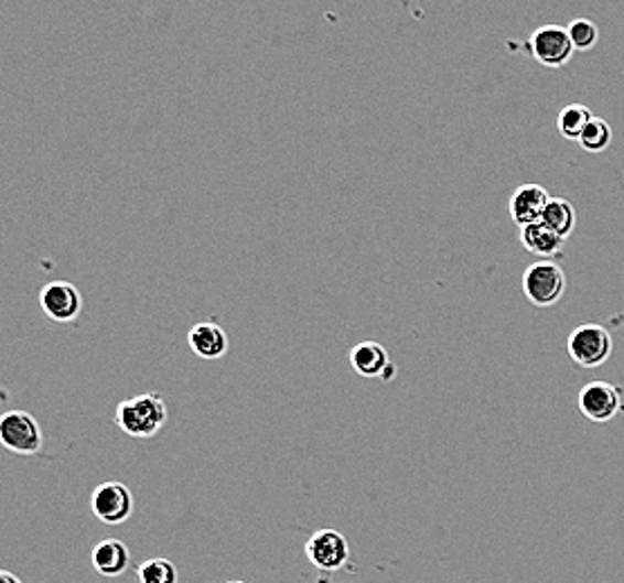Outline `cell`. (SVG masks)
<instances>
[{"instance_id":"1","label":"cell","mask_w":624,"mask_h":583,"mask_svg":"<svg viewBox=\"0 0 624 583\" xmlns=\"http://www.w3.org/2000/svg\"><path fill=\"white\" fill-rule=\"evenodd\" d=\"M166 420H169V411L160 393H142L129 398L119 402L115 411L117 427L127 435L140 440L158 435L164 429Z\"/></svg>"},{"instance_id":"2","label":"cell","mask_w":624,"mask_h":583,"mask_svg":"<svg viewBox=\"0 0 624 583\" xmlns=\"http://www.w3.org/2000/svg\"><path fill=\"white\" fill-rule=\"evenodd\" d=\"M521 290L532 305L552 307L567 292V274L552 261H537L524 272Z\"/></svg>"},{"instance_id":"3","label":"cell","mask_w":624,"mask_h":583,"mask_svg":"<svg viewBox=\"0 0 624 583\" xmlns=\"http://www.w3.org/2000/svg\"><path fill=\"white\" fill-rule=\"evenodd\" d=\"M569 355L582 368H600L613 355V337L600 323H582L569 335Z\"/></svg>"},{"instance_id":"4","label":"cell","mask_w":624,"mask_h":583,"mask_svg":"<svg viewBox=\"0 0 624 583\" xmlns=\"http://www.w3.org/2000/svg\"><path fill=\"white\" fill-rule=\"evenodd\" d=\"M526 47L537 63H541L544 68L550 71L564 68L575 54L569 30L561 25H541L539 30L532 32Z\"/></svg>"},{"instance_id":"5","label":"cell","mask_w":624,"mask_h":583,"mask_svg":"<svg viewBox=\"0 0 624 583\" xmlns=\"http://www.w3.org/2000/svg\"><path fill=\"white\" fill-rule=\"evenodd\" d=\"M90 509L104 526L127 523L136 509L133 492L119 481H106L93 492Z\"/></svg>"},{"instance_id":"6","label":"cell","mask_w":624,"mask_h":583,"mask_svg":"<svg viewBox=\"0 0 624 583\" xmlns=\"http://www.w3.org/2000/svg\"><path fill=\"white\" fill-rule=\"evenodd\" d=\"M0 442L19 456H34L43 449V431L28 411H8L0 420Z\"/></svg>"},{"instance_id":"7","label":"cell","mask_w":624,"mask_h":583,"mask_svg":"<svg viewBox=\"0 0 624 583\" xmlns=\"http://www.w3.org/2000/svg\"><path fill=\"white\" fill-rule=\"evenodd\" d=\"M624 391L609 381H591L578 396L580 413L595 424L611 422L624 409Z\"/></svg>"},{"instance_id":"8","label":"cell","mask_w":624,"mask_h":583,"mask_svg":"<svg viewBox=\"0 0 624 583\" xmlns=\"http://www.w3.org/2000/svg\"><path fill=\"white\" fill-rule=\"evenodd\" d=\"M308 561L322 572H337L348 563L351 548L342 532L337 530H318L305 541Z\"/></svg>"},{"instance_id":"9","label":"cell","mask_w":624,"mask_h":583,"mask_svg":"<svg viewBox=\"0 0 624 583\" xmlns=\"http://www.w3.org/2000/svg\"><path fill=\"white\" fill-rule=\"evenodd\" d=\"M39 303L45 316L54 323H73L84 307L82 292L68 281H52L43 285Z\"/></svg>"},{"instance_id":"10","label":"cell","mask_w":624,"mask_h":583,"mask_svg":"<svg viewBox=\"0 0 624 583\" xmlns=\"http://www.w3.org/2000/svg\"><path fill=\"white\" fill-rule=\"evenodd\" d=\"M351 366L364 379L391 381L398 375V366L391 361L387 348L378 342H359L351 350Z\"/></svg>"},{"instance_id":"11","label":"cell","mask_w":624,"mask_h":583,"mask_svg":"<svg viewBox=\"0 0 624 583\" xmlns=\"http://www.w3.org/2000/svg\"><path fill=\"white\" fill-rule=\"evenodd\" d=\"M550 193L541 186V184H535V182H528V184H521L519 188H515L513 193V198H510V216H513V223L524 229L528 225H537L541 223L544 218V212L550 203Z\"/></svg>"},{"instance_id":"12","label":"cell","mask_w":624,"mask_h":583,"mask_svg":"<svg viewBox=\"0 0 624 583\" xmlns=\"http://www.w3.org/2000/svg\"><path fill=\"white\" fill-rule=\"evenodd\" d=\"M186 342H190V348L196 357L207 361L223 359L229 350V337L216 321L196 323L190 335H186Z\"/></svg>"},{"instance_id":"13","label":"cell","mask_w":624,"mask_h":583,"mask_svg":"<svg viewBox=\"0 0 624 583\" xmlns=\"http://www.w3.org/2000/svg\"><path fill=\"white\" fill-rule=\"evenodd\" d=\"M90 563L101 576H119L131 565V550L119 539H104L93 548Z\"/></svg>"},{"instance_id":"14","label":"cell","mask_w":624,"mask_h":583,"mask_svg":"<svg viewBox=\"0 0 624 583\" xmlns=\"http://www.w3.org/2000/svg\"><path fill=\"white\" fill-rule=\"evenodd\" d=\"M519 240H521V245H524L530 253L544 258V261H548V258L561 253V249H564V245H567L564 238H559V236H557L555 231H550L544 223L528 225V227L519 229Z\"/></svg>"},{"instance_id":"15","label":"cell","mask_w":624,"mask_h":583,"mask_svg":"<svg viewBox=\"0 0 624 583\" xmlns=\"http://www.w3.org/2000/svg\"><path fill=\"white\" fill-rule=\"evenodd\" d=\"M593 117L595 115L584 104H569L557 115V131L564 140L578 144L584 133V128L591 123Z\"/></svg>"},{"instance_id":"16","label":"cell","mask_w":624,"mask_h":583,"mask_svg":"<svg viewBox=\"0 0 624 583\" xmlns=\"http://www.w3.org/2000/svg\"><path fill=\"white\" fill-rule=\"evenodd\" d=\"M541 223L555 231L559 238H569L578 225V214L575 207L567 198H552L544 212Z\"/></svg>"},{"instance_id":"17","label":"cell","mask_w":624,"mask_h":583,"mask_svg":"<svg viewBox=\"0 0 624 583\" xmlns=\"http://www.w3.org/2000/svg\"><path fill=\"white\" fill-rule=\"evenodd\" d=\"M140 583H180L177 565L166 557H151L138 568Z\"/></svg>"},{"instance_id":"18","label":"cell","mask_w":624,"mask_h":583,"mask_svg":"<svg viewBox=\"0 0 624 583\" xmlns=\"http://www.w3.org/2000/svg\"><path fill=\"white\" fill-rule=\"evenodd\" d=\"M613 142V128L606 119L602 117H593L591 123L584 128V133L580 138V147L587 151V153H604Z\"/></svg>"},{"instance_id":"19","label":"cell","mask_w":624,"mask_h":583,"mask_svg":"<svg viewBox=\"0 0 624 583\" xmlns=\"http://www.w3.org/2000/svg\"><path fill=\"white\" fill-rule=\"evenodd\" d=\"M567 30H569V36H571L575 52L593 50L600 41V30L591 19H575V21L569 23Z\"/></svg>"},{"instance_id":"20","label":"cell","mask_w":624,"mask_h":583,"mask_svg":"<svg viewBox=\"0 0 624 583\" xmlns=\"http://www.w3.org/2000/svg\"><path fill=\"white\" fill-rule=\"evenodd\" d=\"M0 583H23L17 574H12L10 570H6V572H0Z\"/></svg>"},{"instance_id":"21","label":"cell","mask_w":624,"mask_h":583,"mask_svg":"<svg viewBox=\"0 0 624 583\" xmlns=\"http://www.w3.org/2000/svg\"><path fill=\"white\" fill-rule=\"evenodd\" d=\"M225 583H245V581H238V579H232V581H225Z\"/></svg>"}]
</instances>
